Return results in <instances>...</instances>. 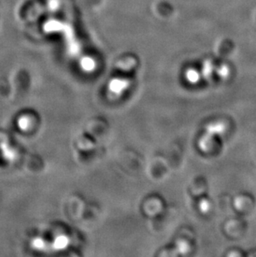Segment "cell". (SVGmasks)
<instances>
[{
    "label": "cell",
    "mask_w": 256,
    "mask_h": 257,
    "mask_svg": "<svg viewBox=\"0 0 256 257\" xmlns=\"http://www.w3.org/2000/svg\"><path fill=\"white\" fill-rule=\"evenodd\" d=\"M177 250L181 254H186L189 250L188 244L185 241H179L177 243Z\"/></svg>",
    "instance_id": "cell-4"
},
{
    "label": "cell",
    "mask_w": 256,
    "mask_h": 257,
    "mask_svg": "<svg viewBox=\"0 0 256 257\" xmlns=\"http://www.w3.org/2000/svg\"><path fill=\"white\" fill-rule=\"evenodd\" d=\"M126 87H127V83L125 81L114 80L111 82V84L109 86V88L111 92L119 95L123 92Z\"/></svg>",
    "instance_id": "cell-2"
},
{
    "label": "cell",
    "mask_w": 256,
    "mask_h": 257,
    "mask_svg": "<svg viewBox=\"0 0 256 257\" xmlns=\"http://www.w3.org/2000/svg\"><path fill=\"white\" fill-rule=\"evenodd\" d=\"M199 207H200L201 212L206 213L210 208V201H207V200H202L199 204Z\"/></svg>",
    "instance_id": "cell-3"
},
{
    "label": "cell",
    "mask_w": 256,
    "mask_h": 257,
    "mask_svg": "<svg viewBox=\"0 0 256 257\" xmlns=\"http://www.w3.org/2000/svg\"><path fill=\"white\" fill-rule=\"evenodd\" d=\"M198 74L196 72H194V71L189 72L188 75H187V78H188L189 81H191V83L196 82V81L198 80Z\"/></svg>",
    "instance_id": "cell-5"
},
{
    "label": "cell",
    "mask_w": 256,
    "mask_h": 257,
    "mask_svg": "<svg viewBox=\"0 0 256 257\" xmlns=\"http://www.w3.org/2000/svg\"><path fill=\"white\" fill-rule=\"evenodd\" d=\"M224 130H225V126L223 125V123L218 122V123L210 124L206 126V134H205V138L207 139V141L210 142L213 137L218 135V134H222Z\"/></svg>",
    "instance_id": "cell-1"
}]
</instances>
